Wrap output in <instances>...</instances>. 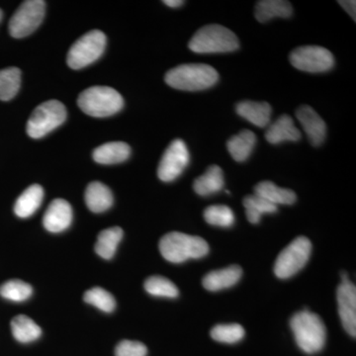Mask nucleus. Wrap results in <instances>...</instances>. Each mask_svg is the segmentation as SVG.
I'll list each match as a JSON object with an SVG mask.
<instances>
[{
	"label": "nucleus",
	"mask_w": 356,
	"mask_h": 356,
	"mask_svg": "<svg viewBox=\"0 0 356 356\" xmlns=\"http://www.w3.org/2000/svg\"><path fill=\"white\" fill-rule=\"evenodd\" d=\"M290 327L295 341L304 353L314 355L324 348L327 330L317 314L307 310L298 312L290 320Z\"/></svg>",
	"instance_id": "obj_1"
},
{
	"label": "nucleus",
	"mask_w": 356,
	"mask_h": 356,
	"mask_svg": "<svg viewBox=\"0 0 356 356\" xmlns=\"http://www.w3.org/2000/svg\"><path fill=\"white\" fill-rule=\"evenodd\" d=\"M159 252L166 261L181 264L188 259L205 257L209 252V245L200 236L172 232L159 241Z\"/></svg>",
	"instance_id": "obj_2"
},
{
	"label": "nucleus",
	"mask_w": 356,
	"mask_h": 356,
	"mask_svg": "<svg viewBox=\"0 0 356 356\" xmlns=\"http://www.w3.org/2000/svg\"><path fill=\"white\" fill-rule=\"evenodd\" d=\"M165 81L170 88L178 90L199 91L215 86L219 81V74L208 65H181L168 70Z\"/></svg>",
	"instance_id": "obj_3"
},
{
	"label": "nucleus",
	"mask_w": 356,
	"mask_h": 356,
	"mask_svg": "<svg viewBox=\"0 0 356 356\" xmlns=\"http://www.w3.org/2000/svg\"><path fill=\"white\" fill-rule=\"evenodd\" d=\"M188 48L197 54L229 53L240 48L235 33L221 25H207L200 28L192 37Z\"/></svg>",
	"instance_id": "obj_4"
},
{
	"label": "nucleus",
	"mask_w": 356,
	"mask_h": 356,
	"mask_svg": "<svg viewBox=\"0 0 356 356\" xmlns=\"http://www.w3.org/2000/svg\"><path fill=\"white\" fill-rule=\"evenodd\" d=\"M77 104L89 116L104 118L118 113L124 106L120 93L108 86H92L83 90Z\"/></svg>",
	"instance_id": "obj_5"
},
{
	"label": "nucleus",
	"mask_w": 356,
	"mask_h": 356,
	"mask_svg": "<svg viewBox=\"0 0 356 356\" xmlns=\"http://www.w3.org/2000/svg\"><path fill=\"white\" fill-rule=\"evenodd\" d=\"M67 119L65 105L58 100H49L40 104L33 111L28 120V136L33 139H41L62 125Z\"/></svg>",
	"instance_id": "obj_6"
},
{
	"label": "nucleus",
	"mask_w": 356,
	"mask_h": 356,
	"mask_svg": "<svg viewBox=\"0 0 356 356\" xmlns=\"http://www.w3.org/2000/svg\"><path fill=\"white\" fill-rule=\"evenodd\" d=\"M106 47V36L99 30L86 33L72 44L67 54V62L70 69L81 70L102 57Z\"/></svg>",
	"instance_id": "obj_7"
},
{
	"label": "nucleus",
	"mask_w": 356,
	"mask_h": 356,
	"mask_svg": "<svg viewBox=\"0 0 356 356\" xmlns=\"http://www.w3.org/2000/svg\"><path fill=\"white\" fill-rule=\"evenodd\" d=\"M312 245L309 238H295L278 255L274 266V273L281 280H287L299 273L310 259Z\"/></svg>",
	"instance_id": "obj_8"
},
{
	"label": "nucleus",
	"mask_w": 356,
	"mask_h": 356,
	"mask_svg": "<svg viewBox=\"0 0 356 356\" xmlns=\"http://www.w3.org/2000/svg\"><path fill=\"white\" fill-rule=\"evenodd\" d=\"M46 13L44 0H27L22 2L9 21V33L13 38L29 36L43 22Z\"/></svg>",
	"instance_id": "obj_9"
},
{
	"label": "nucleus",
	"mask_w": 356,
	"mask_h": 356,
	"mask_svg": "<svg viewBox=\"0 0 356 356\" xmlns=\"http://www.w3.org/2000/svg\"><path fill=\"white\" fill-rule=\"evenodd\" d=\"M289 60L297 70L312 74L327 72L334 65L331 51L320 46L299 47L290 54Z\"/></svg>",
	"instance_id": "obj_10"
},
{
	"label": "nucleus",
	"mask_w": 356,
	"mask_h": 356,
	"mask_svg": "<svg viewBox=\"0 0 356 356\" xmlns=\"http://www.w3.org/2000/svg\"><path fill=\"white\" fill-rule=\"evenodd\" d=\"M188 149L184 140L177 139L170 143L161 159L158 177L161 181L170 182L177 179L184 172L189 163Z\"/></svg>",
	"instance_id": "obj_11"
},
{
	"label": "nucleus",
	"mask_w": 356,
	"mask_h": 356,
	"mask_svg": "<svg viewBox=\"0 0 356 356\" xmlns=\"http://www.w3.org/2000/svg\"><path fill=\"white\" fill-rule=\"evenodd\" d=\"M337 304L341 324L348 334L356 337V288L348 281L341 282L337 289Z\"/></svg>",
	"instance_id": "obj_12"
},
{
	"label": "nucleus",
	"mask_w": 356,
	"mask_h": 356,
	"mask_svg": "<svg viewBox=\"0 0 356 356\" xmlns=\"http://www.w3.org/2000/svg\"><path fill=\"white\" fill-rule=\"evenodd\" d=\"M296 117L305 131L313 146H320L327 136V125L322 117L308 105H302L296 110Z\"/></svg>",
	"instance_id": "obj_13"
},
{
	"label": "nucleus",
	"mask_w": 356,
	"mask_h": 356,
	"mask_svg": "<svg viewBox=\"0 0 356 356\" xmlns=\"http://www.w3.org/2000/svg\"><path fill=\"white\" fill-rule=\"evenodd\" d=\"M72 221V209L70 204L64 199H55L49 205L44 215L43 225L51 233H60L70 226Z\"/></svg>",
	"instance_id": "obj_14"
},
{
	"label": "nucleus",
	"mask_w": 356,
	"mask_h": 356,
	"mask_svg": "<svg viewBox=\"0 0 356 356\" xmlns=\"http://www.w3.org/2000/svg\"><path fill=\"white\" fill-rule=\"evenodd\" d=\"M267 142L273 145L282 142H297L301 139V132L295 126L289 115H281L277 120L267 126L266 132Z\"/></svg>",
	"instance_id": "obj_15"
},
{
	"label": "nucleus",
	"mask_w": 356,
	"mask_h": 356,
	"mask_svg": "<svg viewBox=\"0 0 356 356\" xmlns=\"http://www.w3.org/2000/svg\"><path fill=\"white\" fill-rule=\"evenodd\" d=\"M236 111L243 119L259 128H266L269 125L273 114V108L268 103L250 100L238 103Z\"/></svg>",
	"instance_id": "obj_16"
},
{
	"label": "nucleus",
	"mask_w": 356,
	"mask_h": 356,
	"mask_svg": "<svg viewBox=\"0 0 356 356\" xmlns=\"http://www.w3.org/2000/svg\"><path fill=\"white\" fill-rule=\"evenodd\" d=\"M243 270L238 266H231L212 271L203 278V286L209 291H220L234 286L242 277Z\"/></svg>",
	"instance_id": "obj_17"
},
{
	"label": "nucleus",
	"mask_w": 356,
	"mask_h": 356,
	"mask_svg": "<svg viewBox=\"0 0 356 356\" xmlns=\"http://www.w3.org/2000/svg\"><path fill=\"white\" fill-rule=\"evenodd\" d=\"M131 154V147L124 142H111L96 147L93 159L100 165H115L127 161Z\"/></svg>",
	"instance_id": "obj_18"
},
{
	"label": "nucleus",
	"mask_w": 356,
	"mask_h": 356,
	"mask_svg": "<svg viewBox=\"0 0 356 356\" xmlns=\"http://www.w3.org/2000/svg\"><path fill=\"white\" fill-rule=\"evenodd\" d=\"M44 199V189L41 185L33 184L16 200L14 212L18 217L25 219L31 217L39 209Z\"/></svg>",
	"instance_id": "obj_19"
},
{
	"label": "nucleus",
	"mask_w": 356,
	"mask_h": 356,
	"mask_svg": "<svg viewBox=\"0 0 356 356\" xmlns=\"http://www.w3.org/2000/svg\"><path fill=\"white\" fill-rule=\"evenodd\" d=\"M84 198L88 209L95 213L104 212L113 204V194L108 186L98 181L88 184Z\"/></svg>",
	"instance_id": "obj_20"
},
{
	"label": "nucleus",
	"mask_w": 356,
	"mask_h": 356,
	"mask_svg": "<svg viewBox=\"0 0 356 356\" xmlns=\"http://www.w3.org/2000/svg\"><path fill=\"white\" fill-rule=\"evenodd\" d=\"M293 14L291 3L284 0H262L255 4L254 16L261 23L275 17L289 18Z\"/></svg>",
	"instance_id": "obj_21"
},
{
	"label": "nucleus",
	"mask_w": 356,
	"mask_h": 356,
	"mask_svg": "<svg viewBox=\"0 0 356 356\" xmlns=\"http://www.w3.org/2000/svg\"><path fill=\"white\" fill-rule=\"evenodd\" d=\"M254 194L275 206L292 205L296 202L297 199L294 191L281 188L271 181H262L255 185Z\"/></svg>",
	"instance_id": "obj_22"
},
{
	"label": "nucleus",
	"mask_w": 356,
	"mask_h": 356,
	"mask_svg": "<svg viewBox=\"0 0 356 356\" xmlns=\"http://www.w3.org/2000/svg\"><path fill=\"white\" fill-rule=\"evenodd\" d=\"M255 144H257V137L254 133L252 131L243 130L228 140L227 149L232 158L238 163H243L250 158Z\"/></svg>",
	"instance_id": "obj_23"
},
{
	"label": "nucleus",
	"mask_w": 356,
	"mask_h": 356,
	"mask_svg": "<svg viewBox=\"0 0 356 356\" xmlns=\"http://www.w3.org/2000/svg\"><path fill=\"white\" fill-rule=\"evenodd\" d=\"M224 184L222 168L218 165H211L203 175L194 181L193 189L198 195L208 196L222 191Z\"/></svg>",
	"instance_id": "obj_24"
},
{
	"label": "nucleus",
	"mask_w": 356,
	"mask_h": 356,
	"mask_svg": "<svg viewBox=\"0 0 356 356\" xmlns=\"http://www.w3.org/2000/svg\"><path fill=\"white\" fill-rule=\"evenodd\" d=\"M11 330L16 341L22 343H32L42 334L41 327L32 318L25 315L16 316L11 321Z\"/></svg>",
	"instance_id": "obj_25"
},
{
	"label": "nucleus",
	"mask_w": 356,
	"mask_h": 356,
	"mask_svg": "<svg viewBox=\"0 0 356 356\" xmlns=\"http://www.w3.org/2000/svg\"><path fill=\"white\" fill-rule=\"evenodd\" d=\"M123 238V229L119 227L104 229L98 235L95 245L96 254L102 259H110L114 257L117 247Z\"/></svg>",
	"instance_id": "obj_26"
},
{
	"label": "nucleus",
	"mask_w": 356,
	"mask_h": 356,
	"mask_svg": "<svg viewBox=\"0 0 356 356\" xmlns=\"http://www.w3.org/2000/svg\"><path fill=\"white\" fill-rule=\"evenodd\" d=\"M243 206L245 208V215H247L248 222L252 224H259L264 214H273V213L277 212V206L267 202L257 194L245 197Z\"/></svg>",
	"instance_id": "obj_27"
},
{
	"label": "nucleus",
	"mask_w": 356,
	"mask_h": 356,
	"mask_svg": "<svg viewBox=\"0 0 356 356\" xmlns=\"http://www.w3.org/2000/svg\"><path fill=\"white\" fill-rule=\"evenodd\" d=\"M21 70L18 67H7L0 70V100L8 102L19 91Z\"/></svg>",
	"instance_id": "obj_28"
},
{
	"label": "nucleus",
	"mask_w": 356,
	"mask_h": 356,
	"mask_svg": "<svg viewBox=\"0 0 356 356\" xmlns=\"http://www.w3.org/2000/svg\"><path fill=\"white\" fill-rule=\"evenodd\" d=\"M145 289L149 294L165 298H177L179 291L175 283L163 276H151L145 281Z\"/></svg>",
	"instance_id": "obj_29"
},
{
	"label": "nucleus",
	"mask_w": 356,
	"mask_h": 356,
	"mask_svg": "<svg viewBox=\"0 0 356 356\" xmlns=\"http://www.w3.org/2000/svg\"><path fill=\"white\" fill-rule=\"evenodd\" d=\"M84 302L96 307L105 313H112L116 307L113 295L100 287L91 288L84 293Z\"/></svg>",
	"instance_id": "obj_30"
},
{
	"label": "nucleus",
	"mask_w": 356,
	"mask_h": 356,
	"mask_svg": "<svg viewBox=\"0 0 356 356\" xmlns=\"http://www.w3.org/2000/svg\"><path fill=\"white\" fill-rule=\"evenodd\" d=\"M204 219L212 226L229 228L235 222V215L228 206L214 205L206 208Z\"/></svg>",
	"instance_id": "obj_31"
},
{
	"label": "nucleus",
	"mask_w": 356,
	"mask_h": 356,
	"mask_svg": "<svg viewBox=\"0 0 356 356\" xmlns=\"http://www.w3.org/2000/svg\"><path fill=\"white\" fill-rule=\"evenodd\" d=\"M33 293L32 286L22 280L6 281L0 286V295L14 302H23L29 299Z\"/></svg>",
	"instance_id": "obj_32"
},
{
	"label": "nucleus",
	"mask_w": 356,
	"mask_h": 356,
	"mask_svg": "<svg viewBox=\"0 0 356 356\" xmlns=\"http://www.w3.org/2000/svg\"><path fill=\"white\" fill-rule=\"evenodd\" d=\"M211 337L219 343H236L245 337V330L238 324L218 325L211 331Z\"/></svg>",
	"instance_id": "obj_33"
},
{
	"label": "nucleus",
	"mask_w": 356,
	"mask_h": 356,
	"mask_svg": "<svg viewBox=\"0 0 356 356\" xmlns=\"http://www.w3.org/2000/svg\"><path fill=\"white\" fill-rule=\"evenodd\" d=\"M147 346L140 341H122L115 348L116 356H146Z\"/></svg>",
	"instance_id": "obj_34"
},
{
	"label": "nucleus",
	"mask_w": 356,
	"mask_h": 356,
	"mask_svg": "<svg viewBox=\"0 0 356 356\" xmlns=\"http://www.w3.org/2000/svg\"><path fill=\"white\" fill-rule=\"evenodd\" d=\"M339 6L343 7L344 10L346 11L351 17L353 18V20L355 21V15H356V2L351 1V0H344V1H339Z\"/></svg>",
	"instance_id": "obj_35"
},
{
	"label": "nucleus",
	"mask_w": 356,
	"mask_h": 356,
	"mask_svg": "<svg viewBox=\"0 0 356 356\" xmlns=\"http://www.w3.org/2000/svg\"><path fill=\"white\" fill-rule=\"evenodd\" d=\"M163 3H165V6L172 7V8H177V7L184 6V1H181V0H165Z\"/></svg>",
	"instance_id": "obj_36"
},
{
	"label": "nucleus",
	"mask_w": 356,
	"mask_h": 356,
	"mask_svg": "<svg viewBox=\"0 0 356 356\" xmlns=\"http://www.w3.org/2000/svg\"><path fill=\"white\" fill-rule=\"evenodd\" d=\"M2 19V10L0 9V21Z\"/></svg>",
	"instance_id": "obj_37"
}]
</instances>
